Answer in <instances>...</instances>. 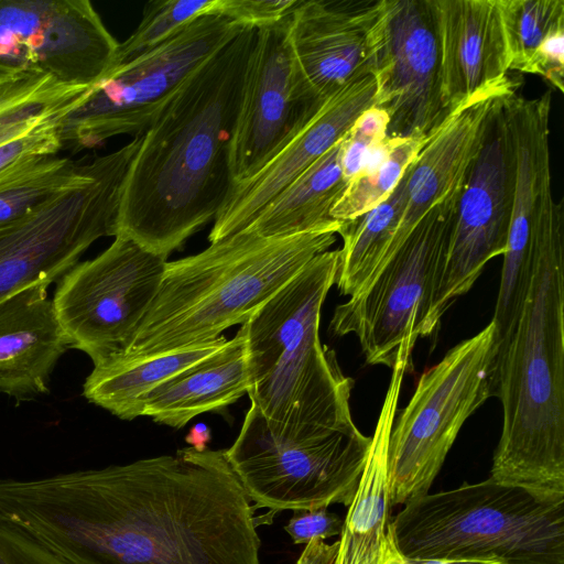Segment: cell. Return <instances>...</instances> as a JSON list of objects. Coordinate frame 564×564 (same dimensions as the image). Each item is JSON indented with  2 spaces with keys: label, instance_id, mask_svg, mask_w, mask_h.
Segmentation results:
<instances>
[{
  "label": "cell",
  "instance_id": "d6986e66",
  "mask_svg": "<svg viewBox=\"0 0 564 564\" xmlns=\"http://www.w3.org/2000/svg\"><path fill=\"white\" fill-rule=\"evenodd\" d=\"M440 54L441 95L451 113L465 102L519 90L508 70L498 0H430Z\"/></svg>",
  "mask_w": 564,
  "mask_h": 564
},
{
  "label": "cell",
  "instance_id": "f546056e",
  "mask_svg": "<svg viewBox=\"0 0 564 564\" xmlns=\"http://www.w3.org/2000/svg\"><path fill=\"white\" fill-rule=\"evenodd\" d=\"M217 6L218 0H155L148 2L134 32L119 43L111 69L153 50L196 19L216 14Z\"/></svg>",
  "mask_w": 564,
  "mask_h": 564
},
{
  "label": "cell",
  "instance_id": "603a6c76",
  "mask_svg": "<svg viewBox=\"0 0 564 564\" xmlns=\"http://www.w3.org/2000/svg\"><path fill=\"white\" fill-rule=\"evenodd\" d=\"M247 328L213 354L165 380L143 399V415L174 429L196 415L217 411L248 392Z\"/></svg>",
  "mask_w": 564,
  "mask_h": 564
},
{
  "label": "cell",
  "instance_id": "8d00e7d4",
  "mask_svg": "<svg viewBox=\"0 0 564 564\" xmlns=\"http://www.w3.org/2000/svg\"><path fill=\"white\" fill-rule=\"evenodd\" d=\"M389 528V527H388ZM380 564H502L496 561H449V560H415L404 557L395 547L389 529L388 539Z\"/></svg>",
  "mask_w": 564,
  "mask_h": 564
},
{
  "label": "cell",
  "instance_id": "2e32d148",
  "mask_svg": "<svg viewBox=\"0 0 564 564\" xmlns=\"http://www.w3.org/2000/svg\"><path fill=\"white\" fill-rule=\"evenodd\" d=\"M373 106L391 138H427L449 115L441 95L440 54L430 0H384L373 70Z\"/></svg>",
  "mask_w": 564,
  "mask_h": 564
},
{
  "label": "cell",
  "instance_id": "ffe728a7",
  "mask_svg": "<svg viewBox=\"0 0 564 564\" xmlns=\"http://www.w3.org/2000/svg\"><path fill=\"white\" fill-rule=\"evenodd\" d=\"M373 75L360 78L328 99L305 127L265 166L234 185L214 219L209 242L245 230L291 182L336 144L375 104Z\"/></svg>",
  "mask_w": 564,
  "mask_h": 564
},
{
  "label": "cell",
  "instance_id": "4fadbf2b",
  "mask_svg": "<svg viewBox=\"0 0 564 564\" xmlns=\"http://www.w3.org/2000/svg\"><path fill=\"white\" fill-rule=\"evenodd\" d=\"M506 96L497 101L460 193L421 337L431 336L438 328L443 315L473 288L485 265L506 251L516 178L514 150L503 108Z\"/></svg>",
  "mask_w": 564,
  "mask_h": 564
},
{
  "label": "cell",
  "instance_id": "7c38bea8",
  "mask_svg": "<svg viewBox=\"0 0 564 564\" xmlns=\"http://www.w3.org/2000/svg\"><path fill=\"white\" fill-rule=\"evenodd\" d=\"M166 259L117 235L99 256L63 274L52 303L69 347L94 367L121 357L160 289Z\"/></svg>",
  "mask_w": 564,
  "mask_h": 564
},
{
  "label": "cell",
  "instance_id": "74e56055",
  "mask_svg": "<svg viewBox=\"0 0 564 564\" xmlns=\"http://www.w3.org/2000/svg\"><path fill=\"white\" fill-rule=\"evenodd\" d=\"M210 440V429L204 423L195 424L185 436V442L199 452L207 449V444Z\"/></svg>",
  "mask_w": 564,
  "mask_h": 564
},
{
  "label": "cell",
  "instance_id": "9c48e42d",
  "mask_svg": "<svg viewBox=\"0 0 564 564\" xmlns=\"http://www.w3.org/2000/svg\"><path fill=\"white\" fill-rule=\"evenodd\" d=\"M371 445L358 427L303 440L273 434L251 404L225 456L254 508L271 511L348 507Z\"/></svg>",
  "mask_w": 564,
  "mask_h": 564
},
{
  "label": "cell",
  "instance_id": "f1b7e54d",
  "mask_svg": "<svg viewBox=\"0 0 564 564\" xmlns=\"http://www.w3.org/2000/svg\"><path fill=\"white\" fill-rule=\"evenodd\" d=\"M509 72L525 73L545 40L564 29L563 0H498Z\"/></svg>",
  "mask_w": 564,
  "mask_h": 564
},
{
  "label": "cell",
  "instance_id": "e0dca14e",
  "mask_svg": "<svg viewBox=\"0 0 564 564\" xmlns=\"http://www.w3.org/2000/svg\"><path fill=\"white\" fill-rule=\"evenodd\" d=\"M383 12L384 0H297L290 13L289 42L318 105L373 74Z\"/></svg>",
  "mask_w": 564,
  "mask_h": 564
},
{
  "label": "cell",
  "instance_id": "5bb4252c",
  "mask_svg": "<svg viewBox=\"0 0 564 564\" xmlns=\"http://www.w3.org/2000/svg\"><path fill=\"white\" fill-rule=\"evenodd\" d=\"M118 45L87 0H0V86L30 74L95 86Z\"/></svg>",
  "mask_w": 564,
  "mask_h": 564
},
{
  "label": "cell",
  "instance_id": "d4e9b609",
  "mask_svg": "<svg viewBox=\"0 0 564 564\" xmlns=\"http://www.w3.org/2000/svg\"><path fill=\"white\" fill-rule=\"evenodd\" d=\"M218 337L194 347L143 359L116 358L94 367L83 386L84 397L121 420L143 415L142 401L155 387L220 348Z\"/></svg>",
  "mask_w": 564,
  "mask_h": 564
},
{
  "label": "cell",
  "instance_id": "9a60e30c",
  "mask_svg": "<svg viewBox=\"0 0 564 564\" xmlns=\"http://www.w3.org/2000/svg\"><path fill=\"white\" fill-rule=\"evenodd\" d=\"M290 13L257 28L230 145L235 185L265 166L323 107L296 68L289 42Z\"/></svg>",
  "mask_w": 564,
  "mask_h": 564
},
{
  "label": "cell",
  "instance_id": "484cf974",
  "mask_svg": "<svg viewBox=\"0 0 564 564\" xmlns=\"http://www.w3.org/2000/svg\"><path fill=\"white\" fill-rule=\"evenodd\" d=\"M405 172L390 196L371 210L341 221L335 284L343 295L360 293L390 257L405 200Z\"/></svg>",
  "mask_w": 564,
  "mask_h": 564
},
{
  "label": "cell",
  "instance_id": "3957f363",
  "mask_svg": "<svg viewBox=\"0 0 564 564\" xmlns=\"http://www.w3.org/2000/svg\"><path fill=\"white\" fill-rule=\"evenodd\" d=\"M531 280L497 355L502 431L490 478L564 502V208L546 188L531 223Z\"/></svg>",
  "mask_w": 564,
  "mask_h": 564
},
{
  "label": "cell",
  "instance_id": "30bf717a",
  "mask_svg": "<svg viewBox=\"0 0 564 564\" xmlns=\"http://www.w3.org/2000/svg\"><path fill=\"white\" fill-rule=\"evenodd\" d=\"M245 26L224 15H204L112 68L63 119L62 149L77 153L117 135H142L186 79Z\"/></svg>",
  "mask_w": 564,
  "mask_h": 564
},
{
  "label": "cell",
  "instance_id": "44dd1931",
  "mask_svg": "<svg viewBox=\"0 0 564 564\" xmlns=\"http://www.w3.org/2000/svg\"><path fill=\"white\" fill-rule=\"evenodd\" d=\"M69 347L46 285L0 303V392L18 399L47 392L50 375Z\"/></svg>",
  "mask_w": 564,
  "mask_h": 564
},
{
  "label": "cell",
  "instance_id": "cb8c5ba5",
  "mask_svg": "<svg viewBox=\"0 0 564 564\" xmlns=\"http://www.w3.org/2000/svg\"><path fill=\"white\" fill-rule=\"evenodd\" d=\"M344 137L281 191L246 229L275 238L339 228L340 221L332 218L330 210L347 186L340 163Z\"/></svg>",
  "mask_w": 564,
  "mask_h": 564
},
{
  "label": "cell",
  "instance_id": "52a82bcc",
  "mask_svg": "<svg viewBox=\"0 0 564 564\" xmlns=\"http://www.w3.org/2000/svg\"><path fill=\"white\" fill-rule=\"evenodd\" d=\"M498 348L491 321L421 376L389 435L391 507L405 506L430 492L464 423L496 397Z\"/></svg>",
  "mask_w": 564,
  "mask_h": 564
},
{
  "label": "cell",
  "instance_id": "7a4b0ae2",
  "mask_svg": "<svg viewBox=\"0 0 564 564\" xmlns=\"http://www.w3.org/2000/svg\"><path fill=\"white\" fill-rule=\"evenodd\" d=\"M257 32L245 26L207 59L143 132L117 235L167 258L220 212L235 185L230 145Z\"/></svg>",
  "mask_w": 564,
  "mask_h": 564
},
{
  "label": "cell",
  "instance_id": "8992f818",
  "mask_svg": "<svg viewBox=\"0 0 564 564\" xmlns=\"http://www.w3.org/2000/svg\"><path fill=\"white\" fill-rule=\"evenodd\" d=\"M388 529L408 558L564 564V502L490 477L411 501Z\"/></svg>",
  "mask_w": 564,
  "mask_h": 564
},
{
  "label": "cell",
  "instance_id": "6da1fadb",
  "mask_svg": "<svg viewBox=\"0 0 564 564\" xmlns=\"http://www.w3.org/2000/svg\"><path fill=\"white\" fill-rule=\"evenodd\" d=\"M253 510L225 449L0 478V519L68 564H260Z\"/></svg>",
  "mask_w": 564,
  "mask_h": 564
},
{
  "label": "cell",
  "instance_id": "ac0fdd59",
  "mask_svg": "<svg viewBox=\"0 0 564 564\" xmlns=\"http://www.w3.org/2000/svg\"><path fill=\"white\" fill-rule=\"evenodd\" d=\"M552 94L517 93L503 98L512 139L516 178L507 248L492 322L500 333L516 325L531 280V223L542 193L551 185L550 117Z\"/></svg>",
  "mask_w": 564,
  "mask_h": 564
},
{
  "label": "cell",
  "instance_id": "4dcf8cb0",
  "mask_svg": "<svg viewBox=\"0 0 564 564\" xmlns=\"http://www.w3.org/2000/svg\"><path fill=\"white\" fill-rule=\"evenodd\" d=\"M426 139H402L378 169L352 178L333 206L332 218L340 223L351 220L386 200L420 153Z\"/></svg>",
  "mask_w": 564,
  "mask_h": 564
},
{
  "label": "cell",
  "instance_id": "e575fe53",
  "mask_svg": "<svg viewBox=\"0 0 564 564\" xmlns=\"http://www.w3.org/2000/svg\"><path fill=\"white\" fill-rule=\"evenodd\" d=\"M344 519L327 508L297 509L284 530L290 534L294 544H307L310 541L326 540L340 535Z\"/></svg>",
  "mask_w": 564,
  "mask_h": 564
},
{
  "label": "cell",
  "instance_id": "8fae6325",
  "mask_svg": "<svg viewBox=\"0 0 564 564\" xmlns=\"http://www.w3.org/2000/svg\"><path fill=\"white\" fill-rule=\"evenodd\" d=\"M458 197L430 209L358 294L336 306L329 330L356 335L366 362L393 368L421 337L447 251Z\"/></svg>",
  "mask_w": 564,
  "mask_h": 564
},
{
  "label": "cell",
  "instance_id": "7402d4cb",
  "mask_svg": "<svg viewBox=\"0 0 564 564\" xmlns=\"http://www.w3.org/2000/svg\"><path fill=\"white\" fill-rule=\"evenodd\" d=\"M412 352L404 349L392 368L391 380L371 436V445L356 494L348 506L338 540L335 564H380L390 523L387 451Z\"/></svg>",
  "mask_w": 564,
  "mask_h": 564
},
{
  "label": "cell",
  "instance_id": "ba28073f",
  "mask_svg": "<svg viewBox=\"0 0 564 564\" xmlns=\"http://www.w3.org/2000/svg\"><path fill=\"white\" fill-rule=\"evenodd\" d=\"M141 137L97 156L90 180L0 229V303L61 279L98 239L118 234L126 176Z\"/></svg>",
  "mask_w": 564,
  "mask_h": 564
},
{
  "label": "cell",
  "instance_id": "d6a6232c",
  "mask_svg": "<svg viewBox=\"0 0 564 564\" xmlns=\"http://www.w3.org/2000/svg\"><path fill=\"white\" fill-rule=\"evenodd\" d=\"M0 564H68L17 525L0 519Z\"/></svg>",
  "mask_w": 564,
  "mask_h": 564
},
{
  "label": "cell",
  "instance_id": "836d02e7",
  "mask_svg": "<svg viewBox=\"0 0 564 564\" xmlns=\"http://www.w3.org/2000/svg\"><path fill=\"white\" fill-rule=\"evenodd\" d=\"M297 0H218L216 14L242 25L261 28L285 18Z\"/></svg>",
  "mask_w": 564,
  "mask_h": 564
},
{
  "label": "cell",
  "instance_id": "1f68e13d",
  "mask_svg": "<svg viewBox=\"0 0 564 564\" xmlns=\"http://www.w3.org/2000/svg\"><path fill=\"white\" fill-rule=\"evenodd\" d=\"M66 116L48 119L0 144V178L34 160L56 155L62 150L59 128Z\"/></svg>",
  "mask_w": 564,
  "mask_h": 564
},
{
  "label": "cell",
  "instance_id": "d590c367",
  "mask_svg": "<svg viewBox=\"0 0 564 564\" xmlns=\"http://www.w3.org/2000/svg\"><path fill=\"white\" fill-rule=\"evenodd\" d=\"M338 543L335 541L328 544L319 539L312 540L306 544L296 564H335Z\"/></svg>",
  "mask_w": 564,
  "mask_h": 564
},
{
  "label": "cell",
  "instance_id": "5b68a950",
  "mask_svg": "<svg viewBox=\"0 0 564 564\" xmlns=\"http://www.w3.org/2000/svg\"><path fill=\"white\" fill-rule=\"evenodd\" d=\"M338 230L264 238L246 229L196 254L167 261L154 300L118 358L143 359L194 347L246 323L315 256L329 250Z\"/></svg>",
  "mask_w": 564,
  "mask_h": 564
},
{
  "label": "cell",
  "instance_id": "4316f807",
  "mask_svg": "<svg viewBox=\"0 0 564 564\" xmlns=\"http://www.w3.org/2000/svg\"><path fill=\"white\" fill-rule=\"evenodd\" d=\"M94 86L58 83L46 74H30L0 86V144L42 122L66 116L82 105Z\"/></svg>",
  "mask_w": 564,
  "mask_h": 564
},
{
  "label": "cell",
  "instance_id": "83f0119b",
  "mask_svg": "<svg viewBox=\"0 0 564 564\" xmlns=\"http://www.w3.org/2000/svg\"><path fill=\"white\" fill-rule=\"evenodd\" d=\"M97 158L83 163L56 155L34 160L0 178V229L40 207L59 193L87 182Z\"/></svg>",
  "mask_w": 564,
  "mask_h": 564
},
{
  "label": "cell",
  "instance_id": "277c9868",
  "mask_svg": "<svg viewBox=\"0 0 564 564\" xmlns=\"http://www.w3.org/2000/svg\"><path fill=\"white\" fill-rule=\"evenodd\" d=\"M337 264L338 249L315 256L245 323L247 394L269 430L283 438L357 429L349 404L354 380L319 339L322 306Z\"/></svg>",
  "mask_w": 564,
  "mask_h": 564
}]
</instances>
